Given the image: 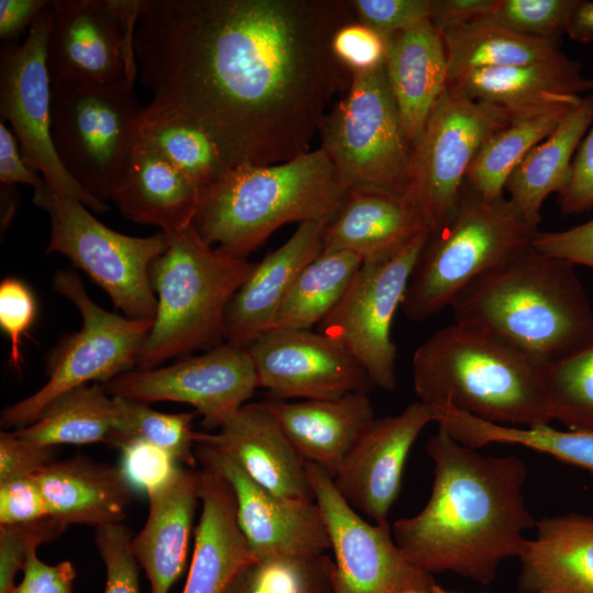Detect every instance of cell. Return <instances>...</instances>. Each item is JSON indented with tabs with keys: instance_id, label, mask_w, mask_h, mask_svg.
I'll return each instance as SVG.
<instances>
[{
	"instance_id": "ab89813d",
	"label": "cell",
	"mask_w": 593,
	"mask_h": 593,
	"mask_svg": "<svg viewBox=\"0 0 593 593\" xmlns=\"http://www.w3.org/2000/svg\"><path fill=\"white\" fill-rule=\"evenodd\" d=\"M334 560L325 552L255 559L224 593H331Z\"/></svg>"
},
{
	"instance_id": "30bf717a",
	"label": "cell",
	"mask_w": 593,
	"mask_h": 593,
	"mask_svg": "<svg viewBox=\"0 0 593 593\" xmlns=\"http://www.w3.org/2000/svg\"><path fill=\"white\" fill-rule=\"evenodd\" d=\"M33 202L49 219L46 253L69 258L126 317L154 320L157 298L149 269L168 246L165 233L135 237L115 232L99 222L82 202L57 193L47 183L34 190Z\"/></svg>"
},
{
	"instance_id": "277c9868",
	"label": "cell",
	"mask_w": 593,
	"mask_h": 593,
	"mask_svg": "<svg viewBox=\"0 0 593 593\" xmlns=\"http://www.w3.org/2000/svg\"><path fill=\"white\" fill-rule=\"evenodd\" d=\"M542 369L494 332L457 321L427 337L412 359L419 401L522 427L552 421Z\"/></svg>"
},
{
	"instance_id": "f907efd6",
	"label": "cell",
	"mask_w": 593,
	"mask_h": 593,
	"mask_svg": "<svg viewBox=\"0 0 593 593\" xmlns=\"http://www.w3.org/2000/svg\"><path fill=\"white\" fill-rule=\"evenodd\" d=\"M530 245L573 266L593 268V220L563 231H538Z\"/></svg>"
},
{
	"instance_id": "52a82bcc",
	"label": "cell",
	"mask_w": 593,
	"mask_h": 593,
	"mask_svg": "<svg viewBox=\"0 0 593 593\" xmlns=\"http://www.w3.org/2000/svg\"><path fill=\"white\" fill-rule=\"evenodd\" d=\"M538 231L508 198L484 199L466 182L448 217L428 233L403 313L421 322L450 306L475 278L530 245Z\"/></svg>"
},
{
	"instance_id": "f546056e",
	"label": "cell",
	"mask_w": 593,
	"mask_h": 593,
	"mask_svg": "<svg viewBox=\"0 0 593 593\" xmlns=\"http://www.w3.org/2000/svg\"><path fill=\"white\" fill-rule=\"evenodd\" d=\"M198 500L199 470L183 468L148 495V516L132 537L131 548L147 575L150 593H169L182 573Z\"/></svg>"
},
{
	"instance_id": "d590c367",
	"label": "cell",
	"mask_w": 593,
	"mask_h": 593,
	"mask_svg": "<svg viewBox=\"0 0 593 593\" xmlns=\"http://www.w3.org/2000/svg\"><path fill=\"white\" fill-rule=\"evenodd\" d=\"M575 105L556 107L508 120L478 152L466 176L468 186L488 200L504 197L512 171Z\"/></svg>"
},
{
	"instance_id": "91938a15",
	"label": "cell",
	"mask_w": 593,
	"mask_h": 593,
	"mask_svg": "<svg viewBox=\"0 0 593 593\" xmlns=\"http://www.w3.org/2000/svg\"><path fill=\"white\" fill-rule=\"evenodd\" d=\"M428 593H459V592L446 591L441 586L436 584ZM480 593H489V592H480Z\"/></svg>"
},
{
	"instance_id": "ba28073f",
	"label": "cell",
	"mask_w": 593,
	"mask_h": 593,
	"mask_svg": "<svg viewBox=\"0 0 593 593\" xmlns=\"http://www.w3.org/2000/svg\"><path fill=\"white\" fill-rule=\"evenodd\" d=\"M135 77L97 85L52 81L55 152L70 177L103 201L120 190L139 139L144 108Z\"/></svg>"
},
{
	"instance_id": "7a4b0ae2",
	"label": "cell",
	"mask_w": 593,
	"mask_h": 593,
	"mask_svg": "<svg viewBox=\"0 0 593 593\" xmlns=\"http://www.w3.org/2000/svg\"><path fill=\"white\" fill-rule=\"evenodd\" d=\"M425 449L434 461L430 496L419 513L393 523V539L423 571L489 584L536 525L522 492L526 466L514 456L482 455L439 427Z\"/></svg>"
},
{
	"instance_id": "6da1fadb",
	"label": "cell",
	"mask_w": 593,
	"mask_h": 593,
	"mask_svg": "<svg viewBox=\"0 0 593 593\" xmlns=\"http://www.w3.org/2000/svg\"><path fill=\"white\" fill-rule=\"evenodd\" d=\"M355 21L346 0H139L144 116L195 122L230 169L289 161L349 88L332 41Z\"/></svg>"
},
{
	"instance_id": "c3c4849f",
	"label": "cell",
	"mask_w": 593,
	"mask_h": 593,
	"mask_svg": "<svg viewBox=\"0 0 593 593\" xmlns=\"http://www.w3.org/2000/svg\"><path fill=\"white\" fill-rule=\"evenodd\" d=\"M332 48L336 58L350 71H369L384 63L387 45L382 35L355 21L334 35Z\"/></svg>"
},
{
	"instance_id": "4fadbf2b",
	"label": "cell",
	"mask_w": 593,
	"mask_h": 593,
	"mask_svg": "<svg viewBox=\"0 0 593 593\" xmlns=\"http://www.w3.org/2000/svg\"><path fill=\"white\" fill-rule=\"evenodd\" d=\"M51 4L35 19L22 44L8 43L0 58V114L10 123L26 161L57 193L75 198L94 212L109 210L105 201L78 184L61 165L52 139V81L46 42Z\"/></svg>"
},
{
	"instance_id": "9a60e30c",
	"label": "cell",
	"mask_w": 593,
	"mask_h": 593,
	"mask_svg": "<svg viewBox=\"0 0 593 593\" xmlns=\"http://www.w3.org/2000/svg\"><path fill=\"white\" fill-rule=\"evenodd\" d=\"M139 0L52 1L46 42L51 81L97 85L136 75Z\"/></svg>"
},
{
	"instance_id": "3957f363",
	"label": "cell",
	"mask_w": 593,
	"mask_h": 593,
	"mask_svg": "<svg viewBox=\"0 0 593 593\" xmlns=\"http://www.w3.org/2000/svg\"><path fill=\"white\" fill-rule=\"evenodd\" d=\"M457 322L481 325L546 367L593 340V309L574 266L528 245L451 302Z\"/></svg>"
},
{
	"instance_id": "74e56055",
	"label": "cell",
	"mask_w": 593,
	"mask_h": 593,
	"mask_svg": "<svg viewBox=\"0 0 593 593\" xmlns=\"http://www.w3.org/2000/svg\"><path fill=\"white\" fill-rule=\"evenodd\" d=\"M139 138L200 189L230 169L208 133L189 119L147 118L143 114Z\"/></svg>"
},
{
	"instance_id": "8d00e7d4",
	"label": "cell",
	"mask_w": 593,
	"mask_h": 593,
	"mask_svg": "<svg viewBox=\"0 0 593 593\" xmlns=\"http://www.w3.org/2000/svg\"><path fill=\"white\" fill-rule=\"evenodd\" d=\"M349 251H326L306 265L284 296L271 329H312L339 302L361 267Z\"/></svg>"
},
{
	"instance_id": "681fc988",
	"label": "cell",
	"mask_w": 593,
	"mask_h": 593,
	"mask_svg": "<svg viewBox=\"0 0 593 593\" xmlns=\"http://www.w3.org/2000/svg\"><path fill=\"white\" fill-rule=\"evenodd\" d=\"M54 447L27 441L13 432L0 433V483L31 478L54 461Z\"/></svg>"
},
{
	"instance_id": "f1b7e54d",
	"label": "cell",
	"mask_w": 593,
	"mask_h": 593,
	"mask_svg": "<svg viewBox=\"0 0 593 593\" xmlns=\"http://www.w3.org/2000/svg\"><path fill=\"white\" fill-rule=\"evenodd\" d=\"M422 232L428 230L412 198L349 192L337 217L324 230L323 253L349 251L362 264H381Z\"/></svg>"
},
{
	"instance_id": "db71d44e",
	"label": "cell",
	"mask_w": 593,
	"mask_h": 593,
	"mask_svg": "<svg viewBox=\"0 0 593 593\" xmlns=\"http://www.w3.org/2000/svg\"><path fill=\"white\" fill-rule=\"evenodd\" d=\"M33 551L23 567L22 581L11 593H71L76 569L69 561L51 566Z\"/></svg>"
},
{
	"instance_id": "d6986e66",
	"label": "cell",
	"mask_w": 593,
	"mask_h": 593,
	"mask_svg": "<svg viewBox=\"0 0 593 593\" xmlns=\"http://www.w3.org/2000/svg\"><path fill=\"white\" fill-rule=\"evenodd\" d=\"M258 387L276 399H332L376 384L339 344L312 329H271L247 348Z\"/></svg>"
},
{
	"instance_id": "8992f818",
	"label": "cell",
	"mask_w": 593,
	"mask_h": 593,
	"mask_svg": "<svg viewBox=\"0 0 593 593\" xmlns=\"http://www.w3.org/2000/svg\"><path fill=\"white\" fill-rule=\"evenodd\" d=\"M168 236L149 269L157 307L138 369L225 344V313L255 262L205 243L192 224Z\"/></svg>"
},
{
	"instance_id": "4dcf8cb0",
	"label": "cell",
	"mask_w": 593,
	"mask_h": 593,
	"mask_svg": "<svg viewBox=\"0 0 593 593\" xmlns=\"http://www.w3.org/2000/svg\"><path fill=\"white\" fill-rule=\"evenodd\" d=\"M201 189L141 138L112 201L130 220L171 235L190 224Z\"/></svg>"
},
{
	"instance_id": "d4e9b609",
	"label": "cell",
	"mask_w": 593,
	"mask_h": 593,
	"mask_svg": "<svg viewBox=\"0 0 593 593\" xmlns=\"http://www.w3.org/2000/svg\"><path fill=\"white\" fill-rule=\"evenodd\" d=\"M384 68L414 153L428 118L448 85V65L439 31L424 20L387 37Z\"/></svg>"
},
{
	"instance_id": "4316f807",
	"label": "cell",
	"mask_w": 593,
	"mask_h": 593,
	"mask_svg": "<svg viewBox=\"0 0 593 593\" xmlns=\"http://www.w3.org/2000/svg\"><path fill=\"white\" fill-rule=\"evenodd\" d=\"M32 478L49 515L66 526L122 523L133 500V485L121 467L82 457L53 461Z\"/></svg>"
},
{
	"instance_id": "d6a6232c",
	"label": "cell",
	"mask_w": 593,
	"mask_h": 593,
	"mask_svg": "<svg viewBox=\"0 0 593 593\" xmlns=\"http://www.w3.org/2000/svg\"><path fill=\"white\" fill-rule=\"evenodd\" d=\"M439 33L446 52L448 82L475 69L523 66L564 55L558 41L518 35L490 15L441 29Z\"/></svg>"
},
{
	"instance_id": "e575fe53",
	"label": "cell",
	"mask_w": 593,
	"mask_h": 593,
	"mask_svg": "<svg viewBox=\"0 0 593 593\" xmlns=\"http://www.w3.org/2000/svg\"><path fill=\"white\" fill-rule=\"evenodd\" d=\"M115 423L113 396H108L102 385L83 384L55 398L34 423L13 433L45 447L94 443L110 446Z\"/></svg>"
},
{
	"instance_id": "b9f144b4",
	"label": "cell",
	"mask_w": 593,
	"mask_h": 593,
	"mask_svg": "<svg viewBox=\"0 0 593 593\" xmlns=\"http://www.w3.org/2000/svg\"><path fill=\"white\" fill-rule=\"evenodd\" d=\"M580 0H497L490 16L518 35L558 41Z\"/></svg>"
},
{
	"instance_id": "484cf974",
	"label": "cell",
	"mask_w": 593,
	"mask_h": 593,
	"mask_svg": "<svg viewBox=\"0 0 593 593\" xmlns=\"http://www.w3.org/2000/svg\"><path fill=\"white\" fill-rule=\"evenodd\" d=\"M199 500L202 510L182 593H224L255 557L239 528L232 488L217 471L199 470Z\"/></svg>"
},
{
	"instance_id": "7bdbcfd3",
	"label": "cell",
	"mask_w": 593,
	"mask_h": 593,
	"mask_svg": "<svg viewBox=\"0 0 593 593\" xmlns=\"http://www.w3.org/2000/svg\"><path fill=\"white\" fill-rule=\"evenodd\" d=\"M68 526L52 516L30 523L0 525V593H11L27 557L56 539Z\"/></svg>"
},
{
	"instance_id": "ee69618b",
	"label": "cell",
	"mask_w": 593,
	"mask_h": 593,
	"mask_svg": "<svg viewBox=\"0 0 593 593\" xmlns=\"http://www.w3.org/2000/svg\"><path fill=\"white\" fill-rule=\"evenodd\" d=\"M131 540V530L123 523L96 528L94 542L107 573L103 593H139L138 562Z\"/></svg>"
},
{
	"instance_id": "e0dca14e",
	"label": "cell",
	"mask_w": 593,
	"mask_h": 593,
	"mask_svg": "<svg viewBox=\"0 0 593 593\" xmlns=\"http://www.w3.org/2000/svg\"><path fill=\"white\" fill-rule=\"evenodd\" d=\"M111 396L145 404L192 405L208 428L220 427L258 388L247 348L223 344L168 367L126 371L104 384Z\"/></svg>"
},
{
	"instance_id": "f5cc1de1",
	"label": "cell",
	"mask_w": 593,
	"mask_h": 593,
	"mask_svg": "<svg viewBox=\"0 0 593 593\" xmlns=\"http://www.w3.org/2000/svg\"><path fill=\"white\" fill-rule=\"evenodd\" d=\"M51 516L44 496L31 478L0 483V525L30 523Z\"/></svg>"
},
{
	"instance_id": "816d5d0a",
	"label": "cell",
	"mask_w": 593,
	"mask_h": 593,
	"mask_svg": "<svg viewBox=\"0 0 593 593\" xmlns=\"http://www.w3.org/2000/svg\"><path fill=\"white\" fill-rule=\"evenodd\" d=\"M557 201L563 215L593 209V122L575 152L568 186Z\"/></svg>"
},
{
	"instance_id": "2e32d148",
	"label": "cell",
	"mask_w": 593,
	"mask_h": 593,
	"mask_svg": "<svg viewBox=\"0 0 593 593\" xmlns=\"http://www.w3.org/2000/svg\"><path fill=\"white\" fill-rule=\"evenodd\" d=\"M505 123L447 85L432 110L415 153L414 200L428 232L448 217L478 152Z\"/></svg>"
},
{
	"instance_id": "60d3db41",
	"label": "cell",
	"mask_w": 593,
	"mask_h": 593,
	"mask_svg": "<svg viewBox=\"0 0 593 593\" xmlns=\"http://www.w3.org/2000/svg\"><path fill=\"white\" fill-rule=\"evenodd\" d=\"M552 419L593 430V340L542 369Z\"/></svg>"
},
{
	"instance_id": "9f6ffc18",
	"label": "cell",
	"mask_w": 593,
	"mask_h": 593,
	"mask_svg": "<svg viewBox=\"0 0 593 593\" xmlns=\"http://www.w3.org/2000/svg\"><path fill=\"white\" fill-rule=\"evenodd\" d=\"M497 0H430L429 20L439 31L492 13Z\"/></svg>"
},
{
	"instance_id": "ffe728a7",
	"label": "cell",
	"mask_w": 593,
	"mask_h": 593,
	"mask_svg": "<svg viewBox=\"0 0 593 593\" xmlns=\"http://www.w3.org/2000/svg\"><path fill=\"white\" fill-rule=\"evenodd\" d=\"M430 422L433 409L419 400L398 415L374 421L333 478L337 491L354 510L377 524L387 523L401 491L407 455Z\"/></svg>"
},
{
	"instance_id": "94428289",
	"label": "cell",
	"mask_w": 593,
	"mask_h": 593,
	"mask_svg": "<svg viewBox=\"0 0 593 593\" xmlns=\"http://www.w3.org/2000/svg\"><path fill=\"white\" fill-rule=\"evenodd\" d=\"M402 593H428V592H424L419 590H406V591H403Z\"/></svg>"
},
{
	"instance_id": "7dc6e473",
	"label": "cell",
	"mask_w": 593,
	"mask_h": 593,
	"mask_svg": "<svg viewBox=\"0 0 593 593\" xmlns=\"http://www.w3.org/2000/svg\"><path fill=\"white\" fill-rule=\"evenodd\" d=\"M358 22L383 37L429 19L430 0H353Z\"/></svg>"
},
{
	"instance_id": "bcb514c9",
	"label": "cell",
	"mask_w": 593,
	"mask_h": 593,
	"mask_svg": "<svg viewBox=\"0 0 593 593\" xmlns=\"http://www.w3.org/2000/svg\"><path fill=\"white\" fill-rule=\"evenodd\" d=\"M36 302L31 289L20 279L4 278L0 283V327L8 335L10 365L21 371V339L32 326Z\"/></svg>"
},
{
	"instance_id": "1f68e13d",
	"label": "cell",
	"mask_w": 593,
	"mask_h": 593,
	"mask_svg": "<svg viewBox=\"0 0 593 593\" xmlns=\"http://www.w3.org/2000/svg\"><path fill=\"white\" fill-rule=\"evenodd\" d=\"M592 122L593 91L510 175L505 184L508 199L530 224L541 222L540 210L548 195H558L568 186L573 157Z\"/></svg>"
},
{
	"instance_id": "ac0fdd59",
	"label": "cell",
	"mask_w": 593,
	"mask_h": 593,
	"mask_svg": "<svg viewBox=\"0 0 593 593\" xmlns=\"http://www.w3.org/2000/svg\"><path fill=\"white\" fill-rule=\"evenodd\" d=\"M197 461L217 471L235 496L237 522L255 559L322 553L331 540L315 501L280 496L258 484L224 451L197 443Z\"/></svg>"
},
{
	"instance_id": "680465c9",
	"label": "cell",
	"mask_w": 593,
	"mask_h": 593,
	"mask_svg": "<svg viewBox=\"0 0 593 593\" xmlns=\"http://www.w3.org/2000/svg\"><path fill=\"white\" fill-rule=\"evenodd\" d=\"M566 34L577 43L593 42V1H579L570 16Z\"/></svg>"
},
{
	"instance_id": "11a10c76",
	"label": "cell",
	"mask_w": 593,
	"mask_h": 593,
	"mask_svg": "<svg viewBox=\"0 0 593 593\" xmlns=\"http://www.w3.org/2000/svg\"><path fill=\"white\" fill-rule=\"evenodd\" d=\"M0 182L5 186L27 184L34 190L46 183L26 161L16 136L3 121H0Z\"/></svg>"
},
{
	"instance_id": "5bb4252c",
	"label": "cell",
	"mask_w": 593,
	"mask_h": 593,
	"mask_svg": "<svg viewBox=\"0 0 593 593\" xmlns=\"http://www.w3.org/2000/svg\"><path fill=\"white\" fill-rule=\"evenodd\" d=\"M305 468L334 555L331 593L429 592L436 585L432 573L405 557L388 522H366L340 495L322 467L305 461Z\"/></svg>"
},
{
	"instance_id": "f35d334b",
	"label": "cell",
	"mask_w": 593,
	"mask_h": 593,
	"mask_svg": "<svg viewBox=\"0 0 593 593\" xmlns=\"http://www.w3.org/2000/svg\"><path fill=\"white\" fill-rule=\"evenodd\" d=\"M116 423L111 447L144 440L167 451L178 462L192 469L198 463L194 448L198 432L192 428L195 412L168 414L155 411L148 404L113 396Z\"/></svg>"
},
{
	"instance_id": "603a6c76",
	"label": "cell",
	"mask_w": 593,
	"mask_h": 593,
	"mask_svg": "<svg viewBox=\"0 0 593 593\" xmlns=\"http://www.w3.org/2000/svg\"><path fill=\"white\" fill-rule=\"evenodd\" d=\"M325 225L300 223L279 248L253 270L227 305L225 343L248 348L271 331L277 311L301 270L324 249Z\"/></svg>"
},
{
	"instance_id": "7c38bea8",
	"label": "cell",
	"mask_w": 593,
	"mask_h": 593,
	"mask_svg": "<svg viewBox=\"0 0 593 593\" xmlns=\"http://www.w3.org/2000/svg\"><path fill=\"white\" fill-rule=\"evenodd\" d=\"M429 232L417 234L391 259L362 264L317 332L345 348L367 371L376 387H396V346L392 323Z\"/></svg>"
},
{
	"instance_id": "9c48e42d",
	"label": "cell",
	"mask_w": 593,
	"mask_h": 593,
	"mask_svg": "<svg viewBox=\"0 0 593 593\" xmlns=\"http://www.w3.org/2000/svg\"><path fill=\"white\" fill-rule=\"evenodd\" d=\"M320 135V147L349 192H381L414 200L415 153L384 63L369 71L351 72L348 90L326 114Z\"/></svg>"
},
{
	"instance_id": "7402d4cb",
	"label": "cell",
	"mask_w": 593,
	"mask_h": 593,
	"mask_svg": "<svg viewBox=\"0 0 593 593\" xmlns=\"http://www.w3.org/2000/svg\"><path fill=\"white\" fill-rule=\"evenodd\" d=\"M448 85L508 121L561 105H575L593 91L579 61L559 58L523 66L471 70Z\"/></svg>"
},
{
	"instance_id": "836d02e7",
	"label": "cell",
	"mask_w": 593,
	"mask_h": 593,
	"mask_svg": "<svg viewBox=\"0 0 593 593\" xmlns=\"http://www.w3.org/2000/svg\"><path fill=\"white\" fill-rule=\"evenodd\" d=\"M433 411L438 427L465 446L477 449L493 443L519 445L593 472V430L494 424L450 406Z\"/></svg>"
},
{
	"instance_id": "83f0119b",
	"label": "cell",
	"mask_w": 593,
	"mask_h": 593,
	"mask_svg": "<svg viewBox=\"0 0 593 593\" xmlns=\"http://www.w3.org/2000/svg\"><path fill=\"white\" fill-rule=\"evenodd\" d=\"M535 526L518 555V593H593V517L568 513Z\"/></svg>"
},
{
	"instance_id": "6f0895ef",
	"label": "cell",
	"mask_w": 593,
	"mask_h": 593,
	"mask_svg": "<svg viewBox=\"0 0 593 593\" xmlns=\"http://www.w3.org/2000/svg\"><path fill=\"white\" fill-rule=\"evenodd\" d=\"M51 4L46 0H0V38L15 43L26 27Z\"/></svg>"
},
{
	"instance_id": "f6af8a7d",
	"label": "cell",
	"mask_w": 593,
	"mask_h": 593,
	"mask_svg": "<svg viewBox=\"0 0 593 593\" xmlns=\"http://www.w3.org/2000/svg\"><path fill=\"white\" fill-rule=\"evenodd\" d=\"M119 450L126 478L147 495L164 488L181 468L167 451L144 440L126 443Z\"/></svg>"
},
{
	"instance_id": "44dd1931",
	"label": "cell",
	"mask_w": 593,
	"mask_h": 593,
	"mask_svg": "<svg viewBox=\"0 0 593 593\" xmlns=\"http://www.w3.org/2000/svg\"><path fill=\"white\" fill-rule=\"evenodd\" d=\"M197 443L210 444L224 451L272 493L315 501L305 461L262 401L245 403L215 434L198 432Z\"/></svg>"
},
{
	"instance_id": "8fae6325",
	"label": "cell",
	"mask_w": 593,
	"mask_h": 593,
	"mask_svg": "<svg viewBox=\"0 0 593 593\" xmlns=\"http://www.w3.org/2000/svg\"><path fill=\"white\" fill-rule=\"evenodd\" d=\"M53 286L77 306L81 327L49 357L47 382L35 393L2 411V427H25L34 423L46 405L61 393L90 381L105 384L126 372L136 365L153 326V320H133L99 306L75 272H58Z\"/></svg>"
},
{
	"instance_id": "cb8c5ba5",
	"label": "cell",
	"mask_w": 593,
	"mask_h": 593,
	"mask_svg": "<svg viewBox=\"0 0 593 593\" xmlns=\"http://www.w3.org/2000/svg\"><path fill=\"white\" fill-rule=\"evenodd\" d=\"M304 461L334 478L347 455L377 419L366 392L332 399L262 401Z\"/></svg>"
},
{
	"instance_id": "5b68a950",
	"label": "cell",
	"mask_w": 593,
	"mask_h": 593,
	"mask_svg": "<svg viewBox=\"0 0 593 593\" xmlns=\"http://www.w3.org/2000/svg\"><path fill=\"white\" fill-rule=\"evenodd\" d=\"M349 190L322 147L289 161L239 166L201 189L192 226L220 251L246 258L291 222L329 225Z\"/></svg>"
}]
</instances>
